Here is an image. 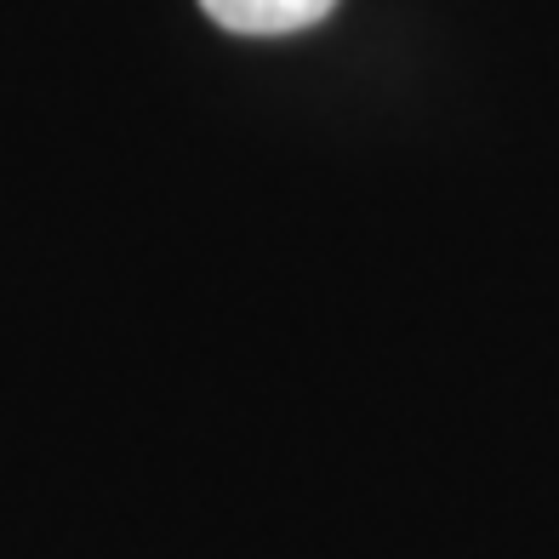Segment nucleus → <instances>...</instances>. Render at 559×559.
Listing matches in <instances>:
<instances>
[{
  "label": "nucleus",
  "instance_id": "1",
  "mask_svg": "<svg viewBox=\"0 0 559 559\" xmlns=\"http://www.w3.org/2000/svg\"><path fill=\"white\" fill-rule=\"evenodd\" d=\"M217 29L228 35H297L337 12V0H200Z\"/></svg>",
  "mask_w": 559,
  "mask_h": 559
}]
</instances>
